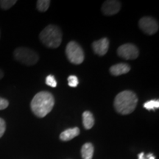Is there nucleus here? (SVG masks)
<instances>
[{
  "label": "nucleus",
  "instance_id": "1a4fd4ad",
  "mask_svg": "<svg viewBox=\"0 0 159 159\" xmlns=\"http://www.w3.org/2000/svg\"><path fill=\"white\" fill-rule=\"evenodd\" d=\"M91 46H92L93 50L97 55H99V56H103L108 52L109 48V41L107 38H102L98 41H94Z\"/></svg>",
  "mask_w": 159,
  "mask_h": 159
},
{
  "label": "nucleus",
  "instance_id": "4be33fe9",
  "mask_svg": "<svg viewBox=\"0 0 159 159\" xmlns=\"http://www.w3.org/2000/svg\"><path fill=\"white\" fill-rule=\"evenodd\" d=\"M3 77H4V72H3V71L2 70V69H0V80L2 79Z\"/></svg>",
  "mask_w": 159,
  "mask_h": 159
},
{
  "label": "nucleus",
  "instance_id": "0eeeda50",
  "mask_svg": "<svg viewBox=\"0 0 159 159\" xmlns=\"http://www.w3.org/2000/svg\"><path fill=\"white\" fill-rule=\"evenodd\" d=\"M117 54L125 60H134L138 57L139 51L133 43H125L117 49Z\"/></svg>",
  "mask_w": 159,
  "mask_h": 159
},
{
  "label": "nucleus",
  "instance_id": "aec40b11",
  "mask_svg": "<svg viewBox=\"0 0 159 159\" xmlns=\"http://www.w3.org/2000/svg\"><path fill=\"white\" fill-rule=\"evenodd\" d=\"M9 102L6 99H4L2 97H0V111L5 110L8 107Z\"/></svg>",
  "mask_w": 159,
  "mask_h": 159
},
{
  "label": "nucleus",
  "instance_id": "20e7f679",
  "mask_svg": "<svg viewBox=\"0 0 159 159\" xmlns=\"http://www.w3.org/2000/svg\"><path fill=\"white\" fill-rule=\"evenodd\" d=\"M13 57L18 62L26 66L35 65L39 59L36 52L27 47H19L16 49L13 52Z\"/></svg>",
  "mask_w": 159,
  "mask_h": 159
},
{
  "label": "nucleus",
  "instance_id": "ddd939ff",
  "mask_svg": "<svg viewBox=\"0 0 159 159\" xmlns=\"http://www.w3.org/2000/svg\"><path fill=\"white\" fill-rule=\"evenodd\" d=\"M83 159H92L94 155V146L91 143H85L81 148Z\"/></svg>",
  "mask_w": 159,
  "mask_h": 159
},
{
  "label": "nucleus",
  "instance_id": "f3484780",
  "mask_svg": "<svg viewBox=\"0 0 159 159\" xmlns=\"http://www.w3.org/2000/svg\"><path fill=\"white\" fill-rule=\"evenodd\" d=\"M46 84L52 87V88H55L57 86V83L55 77L53 75H49L46 77Z\"/></svg>",
  "mask_w": 159,
  "mask_h": 159
},
{
  "label": "nucleus",
  "instance_id": "4468645a",
  "mask_svg": "<svg viewBox=\"0 0 159 159\" xmlns=\"http://www.w3.org/2000/svg\"><path fill=\"white\" fill-rule=\"evenodd\" d=\"M143 106L148 111H155L156 108H159V100L158 99H151L145 102Z\"/></svg>",
  "mask_w": 159,
  "mask_h": 159
},
{
  "label": "nucleus",
  "instance_id": "9d476101",
  "mask_svg": "<svg viewBox=\"0 0 159 159\" xmlns=\"http://www.w3.org/2000/svg\"><path fill=\"white\" fill-rule=\"evenodd\" d=\"M130 70V66L127 63H118L115 64L110 68L111 74L114 76L127 74Z\"/></svg>",
  "mask_w": 159,
  "mask_h": 159
},
{
  "label": "nucleus",
  "instance_id": "412c9836",
  "mask_svg": "<svg viewBox=\"0 0 159 159\" xmlns=\"http://www.w3.org/2000/svg\"><path fill=\"white\" fill-rule=\"evenodd\" d=\"M6 130L5 121L2 118H0V138L3 136Z\"/></svg>",
  "mask_w": 159,
  "mask_h": 159
},
{
  "label": "nucleus",
  "instance_id": "a211bd4d",
  "mask_svg": "<svg viewBox=\"0 0 159 159\" xmlns=\"http://www.w3.org/2000/svg\"><path fill=\"white\" fill-rule=\"evenodd\" d=\"M67 80H68V84L70 87L75 88L79 84L78 78L75 75H70Z\"/></svg>",
  "mask_w": 159,
  "mask_h": 159
},
{
  "label": "nucleus",
  "instance_id": "7ed1b4c3",
  "mask_svg": "<svg viewBox=\"0 0 159 159\" xmlns=\"http://www.w3.org/2000/svg\"><path fill=\"white\" fill-rule=\"evenodd\" d=\"M39 39L46 47L57 48L62 41V32L57 26L48 25L40 33Z\"/></svg>",
  "mask_w": 159,
  "mask_h": 159
},
{
  "label": "nucleus",
  "instance_id": "f257e3e1",
  "mask_svg": "<svg viewBox=\"0 0 159 159\" xmlns=\"http://www.w3.org/2000/svg\"><path fill=\"white\" fill-rule=\"evenodd\" d=\"M55 105L53 95L49 91H40L32 99L30 108L32 112L37 117L43 118L52 110Z\"/></svg>",
  "mask_w": 159,
  "mask_h": 159
},
{
  "label": "nucleus",
  "instance_id": "2eb2a0df",
  "mask_svg": "<svg viewBox=\"0 0 159 159\" xmlns=\"http://www.w3.org/2000/svg\"><path fill=\"white\" fill-rule=\"evenodd\" d=\"M50 5L49 0H39L37 1V9L40 12H46Z\"/></svg>",
  "mask_w": 159,
  "mask_h": 159
},
{
  "label": "nucleus",
  "instance_id": "6e6552de",
  "mask_svg": "<svg viewBox=\"0 0 159 159\" xmlns=\"http://www.w3.org/2000/svg\"><path fill=\"white\" fill-rule=\"evenodd\" d=\"M121 9V2L116 0L105 1L102 6V12L105 16L116 14Z\"/></svg>",
  "mask_w": 159,
  "mask_h": 159
},
{
  "label": "nucleus",
  "instance_id": "f03ea898",
  "mask_svg": "<svg viewBox=\"0 0 159 159\" xmlns=\"http://www.w3.org/2000/svg\"><path fill=\"white\" fill-rule=\"evenodd\" d=\"M138 103V97L132 91H123L115 97L114 105L117 113L128 115L133 113Z\"/></svg>",
  "mask_w": 159,
  "mask_h": 159
},
{
  "label": "nucleus",
  "instance_id": "f8f14e48",
  "mask_svg": "<svg viewBox=\"0 0 159 159\" xmlns=\"http://www.w3.org/2000/svg\"><path fill=\"white\" fill-rule=\"evenodd\" d=\"M83 124L85 129L89 130L94 125V118L90 111H86L83 114Z\"/></svg>",
  "mask_w": 159,
  "mask_h": 159
},
{
  "label": "nucleus",
  "instance_id": "423d86ee",
  "mask_svg": "<svg viewBox=\"0 0 159 159\" xmlns=\"http://www.w3.org/2000/svg\"><path fill=\"white\" fill-rule=\"evenodd\" d=\"M139 27L144 33L153 35L158 30V22L152 17L144 16L139 20Z\"/></svg>",
  "mask_w": 159,
  "mask_h": 159
},
{
  "label": "nucleus",
  "instance_id": "39448f33",
  "mask_svg": "<svg viewBox=\"0 0 159 159\" xmlns=\"http://www.w3.org/2000/svg\"><path fill=\"white\" fill-rule=\"evenodd\" d=\"M66 54L73 64H81L84 61V52L82 47L75 41H70L66 47Z\"/></svg>",
  "mask_w": 159,
  "mask_h": 159
},
{
  "label": "nucleus",
  "instance_id": "dca6fc26",
  "mask_svg": "<svg viewBox=\"0 0 159 159\" xmlns=\"http://www.w3.org/2000/svg\"><path fill=\"white\" fill-rule=\"evenodd\" d=\"M17 2L16 0H1L0 1V7L2 10L7 11L13 7Z\"/></svg>",
  "mask_w": 159,
  "mask_h": 159
},
{
  "label": "nucleus",
  "instance_id": "6ab92c4d",
  "mask_svg": "<svg viewBox=\"0 0 159 159\" xmlns=\"http://www.w3.org/2000/svg\"><path fill=\"white\" fill-rule=\"evenodd\" d=\"M138 159H156V157L152 153L145 154L142 152L138 155Z\"/></svg>",
  "mask_w": 159,
  "mask_h": 159
},
{
  "label": "nucleus",
  "instance_id": "9b49d317",
  "mask_svg": "<svg viewBox=\"0 0 159 159\" xmlns=\"http://www.w3.org/2000/svg\"><path fill=\"white\" fill-rule=\"evenodd\" d=\"M80 134V129L77 127L73 128H69L67 130L63 131L60 135V139L63 142H68Z\"/></svg>",
  "mask_w": 159,
  "mask_h": 159
}]
</instances>
